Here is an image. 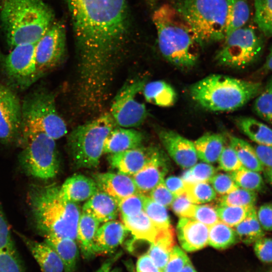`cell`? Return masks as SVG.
I'll use <instances>...</instances> for the list:
<instances>
[{
    "label": "cell",
    "instance_id": "7dc6e473",
    "mask_svg": "<svg viewBox=\"0 0 272 272\" xmlns=\"http://www.w3.org/2000/svg\"><path fill=\"white\" fill-rule=\"evenodd\" d=\"M219 168L226 172H232L242 167L235 151L229 145H225L218 159Z\"/></svg>",
    "mask_w": 272,
    "mask_h": 272
},
{
    "label": "cell",
    "instance_id": "cb8c5ba5",
    "mask_svg": "<svg viewBox=\"0 0 272 272\" xmlns=\"http://www.w3.org/2000/svg\"><path fill=\"white\" fill-rule=\"evenodd\" d=\"M82 211L91 215L100 223H105L116 219L119 209L116 200L99 190L84 203Z\"/></svg>",
    "mask_w": 272,
    "mask_h": 272
},
{
    "label": "cell",
    "instance_id": "be15d7a7",
    "mask_svg": "<svg viewBox=\"0 0 272 272\" xmlns=\"http://www.w3.org/2000/svg\"><path fill=\"white\" fill-rule=\"evenodd\" d=\"M180 272H197V271L190 260Z\"/></svg>",
    "mask_w": 272,
    "mask_h": 272
},
{
    "label": "cell",
    "instance_id": "c3c4849f",
    "mask_svg": "<svg viewBox=\"0 0 272 272\" xmlns=\"http://www.w3.org/2000/svg\"><path fill=\"white\" fill-rule=\"evenodd\" d=\"M189 260L185 251L175 245L162 272H180Z\"/></svg>",
    "mask_w": 272,
    "mask_h": 272
},
{
    "label": "cell",
    "instance_id": "7bdbcfd3",
    "mask_svg": "<svg viewBox=\"0 0 272 272\" xmlns=\"http://www.w3.org/2000/svg\"><path fill=\"white\" fill-rule=\"evenodd\" d=\"M217 173V169L207 163H196L188 168L182 174L181 178L184 182H209Z\"/></svg>",
    "mask_w": 272,
    "mask_h": 272
},
{
    "label": "cell",
    "instance_id": "30bf717a",
    "mask_svg": "<svg viewBox=\"0 0 272 272\" xmlns=\"http://www.w3.org/2000/svg\"><path fill=\"white\" fill-rule=\"evenodd\" d=\"M224 40L215 60L218 64L226 67H246L258 59L263 49L262 40L250 26L234 31Z\"/></svg>",
    "mask_w": 272,
    "mask_h": 272
},
{
    "label": "cell",
    "instance_id": "2e32d148",
    "mask_svg": "<svg viewBox=\"0 0 272 272\" xmlns=\"http://www.w3.org/2000/svg\"><path fill=\"white\" fill-rule=\"evenodd\" d=\"M167 155L160 149L142 169L132 176L139 193L145 194L164 180L170 170Z\"/></svg>",
    "mask_w": 272,
    "mask_h": 272
},
{
    "label": "cell",
    "instance_id": "277c9868",
    "mask_svg": "<svg viewBox=\"0 0 272 272\" xmlns=\"http://www.w3.org/2000/svg\"><path fill=\"white\" fill-rule=\"evenodd\" d=\"M0 19L11 48L36 43L53 22V14L43 0H3Z\"/></svg>",
    "mask_w": 272,
    "mask_h": 272
},
{
    "label": "cell",
    "instance_id": "44dd1931",
    "mask_svg": "<svg viewBox=\"0 0 272 272\" xmlns=\"http://www.w3.org/2000/svg\"><path fill=\"white\" fill-rule=\"evenodd\" d=\"M144 140L142 132L132 128L116 126L105 139L103 153L114 154L141 147Z\"/></svg>",
    "mask_w": 272,
    "mask_h": 272
},
{
    "label": "cell",
    "instance_id": "484cf974",
    "mask_svg": "<svg viewBox=\"0 0 272 272\" xmlns=\"http://www.w3.org/2000/svg\"><path fill=\"white\" fill-rule=\"evenodd\" d=\"M175 231L172 226L159 228L155 241L150 244L147 254L156 265L163 270L175 245Z\"/></svg>",
    "mask_w": 272,
    "mask_h": 272
},
{
    "label": "cell",
    "instance_id": "74e56055",
    "mask_svg": "<svg viewBox=\"0 0 272 272\" xmlns=\"http://www.w3.org/2000/svg\"><path fill=\"white\" fill-rule=\"evenodd\" d=\"M231 175L239 187L257 192L261 191L264 184L259 172L244 167L231 172Z\"/></svg>",
    "mask_w": 272,
    "mask_h": 272
},
{
    "label": "cell",
    "instance_id": "f546056e",
    "mask_svg": "<svg viewBox=\"0 0 272 272\" xmlns=\"http://www.w3.org/2000/svg\"><path fill=\"white\" fill-rule=\"evenodd\" d=\"M237 128L256 145L272 146V128L256 119L241 116L236 118Z\"/></svg>",
    "mask_w": 272,
    "mask_h": 272
},
{
    "label": "cell",
    "instance_id": "4dcf8cb0",
    "mask_svg": "<svg viewBox=\"0 0 272 272\" xmlns=\"http://www.w3.org/2000/svg\"><path fill=\"white\" fill-rule=\"evenodd\" d=\"M142 92L147 102L160 107H170L176 101L175 90L169 84L162 80L146 83Z\"/></svg>",
    "mask_w": 272,
    "mask_h": 272
},
{
    "label": "cell",
    "instance_id": "11a10c76",
    "mask_svg": "<svg viewBox=\"0 0 272 272\" xmlns=\"http://www.w3.org/2000/svg\"><path fill=\"white\" fill-rule=\"evenodd\" d=\"M256 215L259 222L266 231H272V202L261 205L256 211Z\"/></svg>",
    "mask_w": 272,
    "mask_h": 272
},
{
    "label": "cell",
    "instance_id": "603a6c76",
    "mask_svg": "<svg viewBox=\"0 0 272 272\" xmlns=\"http://www.w3.org/2000/svg\"><path fill=\"white\" fill-rule=\"evenodd\" d=\"M98 190L93 178L82 174L69 177L59 187L60 194L63 198L76 203L87 200Z\"/></svg>",
    "mask_w": 272,
    "mask_h": 272
},
{
    "label": "cell",
    "instance_id": "91938a15",
    "mask_svg": "<svg viewBox=\"0 0 272 272\" xmlns=\"http://www.w3.org/2000/svg\"><path fill=\"white\" fill-rule=\"evenodd\" d=\"M121 253L118 252L111 257L107 259L100 267L94 272H108L111 269L114 263L121 256Z\"/></svg>",
    "mask_w": 272,
    "mask_h": 272
},
{
    "label": "cell",
    "instance_id": "ac0fdd59",
    "mask_svg": "<svg viewBox=\"0 0 272 272\" xmlns=\"http://www.w3.org/2000/svg\"><path fill=\"white\" fill-rule=\"evenodd\" d=\"M209 228L194 219L180 218L176 230L182 249L193 252L206 247L208 245Z\"/></svg>",
    "mask_w": 272,
    "mask_h": 272
},
{
    "label": "cell",
    "instance_id": "e0dca14e",
    "mask_svg": "<svg viewBox=\"0 0 272 272\" xmlns=\"http://www.w3.org/2000/svg\"><path fill=\"white\" fill-rule=\"evenodd\" d=\"M160 149L155 146H141L110 154L108 157L110 165L119 172L132 176L142 169Z\"/></svg>",
    "mask_w": 272,
    "mask_h": 272
},
{
    "label": "cell",
    "instance_id": "8d00e7d4",
    "mask_svg": "<svg viewBox=\"0 0 272 272\" xmlns=\"http://www.w3.org/2000/svg\"><path fill=\"white\" fill-rule=\"evenodd\" d=\"M184 185L187 197L194 204H203L216 198L217 193L209 182H184Z\"/></svg>",
    "mask_w": 272,
    "mask_h": 272
},
{
    "label": "cell",
    "instance_id": "52a82bcc",
    "mask_svg": "<svg viewBox=\"0 0 272 272\" xmlns=\"http://www.w3.org/2000/svg\"><path fill=\"white\" fill-rule=\"evenodd\" d=\"M37 132H44L55 140L67 132L52 93L41 89L30 93L21 103L20 135Z\"/></svg>",
    "mask_w": 272,
    "mask_h": 272
},
{
    "label": "cell",
    "instance_id": "5b68a950",
    "mask_svg": "<svg viewBox=\"0 0 272 272\" xmlns=\"http://www.w3.org/2000/svg\"><path fill=\"white\" fill-rule=\"evenodd\" d=\"M263 87L260 82L213 74L192 84L189 94L194 102L206 109L231 111L256 97Z\"/></svg>",
    "mask_w": 272,
    "mask_h": 272
},
{
    "label": "cell",
    "instance_id": "1f68e13d",
    "mask_svg": "<svg viewBox=\"0 0 272 272\" xmlns=\"http://www.w3.org/2000/svg\"><path fill=\"white\" fill-rule=\"evenodd\" d=\"M226 2L225 36L243 27L248 21L250 13L247 0H226Z\"/></svg>",
    "mask_w": 272,
    "mask_h": 272
},
{
    "label": "cell",
    "instance_id": "f1b7e54d",
    "mask_svg": "<svg viewBox=\"0 0 272 272\" xmlns=\"http://www.w3.org/2000/svg\"><path fill=\"white\" fill-rule=\"evenodd\" d=\"M122 220L124 226L135 240L144 241L150 244L155 240L159 228L144 210L133 217H122Z\"/></svg>",
    "mask_w": 272,
    "mask_h": 272
},
{
    "label": "cell",
    "instance_id": "7402d4cb",
    "mask_svg": "<svg viewBox=\"0 0 272 272\" xmlns=\"http://www.w3.org/2000/svg\"><path fill=\"white\" fill-rule=\"evenodd\" d=\"M42 272H63L62 260L55 250L45 242H39L19 234Z\"/></svg>",
    "mask_w": 272,
    "mask_h": 272
},
{
    "label": "cell",
    "instance_id": "60d3db41",
    "mask_svg": "<svg viewBox=\"0 0 272 272\" xmlns=\"http://www.w3.org/2000/svg\"><path fill=\"white\" fill-rule=\"evenodd\" d=\"M256 200V192L238 187L228 194L220 196L217 206H255Z\"/></svg>",
    "mask_w": 272,
    "mask_h": 272
},
{
    "label": "cell",
    "instance_id": "ab89813d",
    "mask_svg": "<svg viewBox=\"0 0 272 272\" xmlns=\"http://www.w3.org/2000/svg\"><path fill=\"white\" fill-rule=\"evenodd\" d=\"M255 206L239 207L234 206H217L216 210L220 221L234 228L244 220Z\"/></svg>",
    "mask_w": 272,
    "mask_h": 272
},
{
    "label": "cell",
    "instance_id": "8fae6325",
    "mask_svg": "<svg viewBox=\"0 0 272 272\" xmlns=\"http://www.w3.org/2000/svg\"><path fill=\"white\" fill-rule=\"evenodd\" d=\"M146 83V79L127 81L114 96L109 113L117 126L133 128L145 121L148 115L146 107L136 96Z\"/></svg>",
    "mask_w": 272,
    "mask_h": 272
},
{
    "label": "cell",
    "instance_id": "9a60e30c",
    "mask_svg": "<svg viewBox=\"0 0 272 272\" xmlns=\"http://www.w3.org/2000/svg\"><path fill=\"white\" fill-rule=\"evenodd\" d=\"M158 135L168 155L180 167L188 169L197 163L193 142L169 129H159Z\"/></svg>",
    "mask_w": 272,
    "mask_h": 272
},
{
    "label": "cell",
    "instance_id": "6f0895ef",
    "mask_svg": "<svg viewBox=\"0 0 272 272\" xmlns=\"http://www.w3.org/2000/svg\"><path fill=\"white\" fill-rule=\"evenodd\" d=\"M136 270L137 272H162L147 253L138 258Z\"/></svg>",
    "mask_w": 272,
    "mask_h": 272
},
{
    "label": "cell",
    "instance_id": "5bb4252c",
    "mask_svg": "<svg viewBox=\"0 0 272 272\" xmlns=\"http://www.w3.org/2000/svg\"><path fill=\"white\" fill-rule=\"evenodd\" d=\"M21 124V102L12 89L0 83V142L18 141Z\"/></svg>",
    "mask_w": 272,
    "mask_h": 272
},
{
    "label": "cell",
    "instance_id": "e7e4bbea",
    "mask_svg": "<svg viewBox=\"0 0 272 272\" xmlns=\"http://www.w3.org/2000/svg\"><path fill=\"white\" fill-rule=\"evenodd\" d=\"M108 272H121V270L118 267H115L113 269H111Z\"/></svg>",
    "mask_w": 272,
    "mask_h": 272
},
{
    "label": "cell",
    "instance_id": "4fadbf2b",
    "mask_svg": "<svg viewBox=\"0 0 272 272\" xmlns=\"http://www.w3.org/2000/svg\"><path fill=\"white\" fill-rule=\"evenodd\" d=\"M65 41L63 26L53 22L36 42L35 60L40 78L60 63L64 55Z\"/></svg>",
    "mask_w": 272,
    "mask_h": 272
},
{
    "label": "cell",
    "instance_id": "f5cc1de1",
    "mask_svg": "<svg viewBox=\"0 0 272 272\" xmlns=\"http://www.w3.org/2000/svg\"><path fill=\"white\" fill-rule=\"evenodd\" d=\"M148 196L155 202L166 208L171 206L176 197L166 187L164 180L149 192Z\"/></svg>",
    "mask_w": 272,
    "mask_h": 272
},
{
    "label": "cell",
    "instance_id": "03108f58",
    "mask_svg": "<svg viewBox=\"0 0 272 272\" xmlns=\"http://www.w3.org/2000/svg\"><path fill=\"white\" fill-rule=\"evenodd\" d=\"M265 272H272V268L268 270H267V271H265Z\"/></svg>",
    "mask_w": 272,
    "mask_h": 272
},
{
    "label": "cell",
    "instance_id": "681fc988",
    "mask_svg": "<svg viewBox=\"0 0 272 272\" xmlns=\"http://www.w3.org/2000/svg\"><path fill=\"white\" fill-rule=\"evenodd\" d=\"M192 219L209 227L220 221L216 207L211 204L196 205Z\"/></svg>",
    "mask_w": 272,
    "mask_h": 272
},
{
    "label": "cell",
    "instance_id": "836d02e7",
    "mask_svg": "<svg viewBox=\"0 0 272 272\" xmlns=\"http://www.w3.org/2000/svg\"><path fill=\"white\" fill-rule=\"evenodd\" d=\"M232 228L221 221L209 228L208 245L217 249H224L239 241Z\"/></svg>",
    "mask_w": 272,
    "mask_h": 272
},
{
    "label": "cell",
    "instance_id": "680465c9",
    "mask_svg": "<svg viewBox=\"0 0 272 272\" xmlns=\"http://www.w3.org/2000/svg\"><path fill=\"white\" fill-rule=\"evenodd\" d=\"M254 148L263 166L272 168V146L256 145Z\"/></svg>",
    "mask_w": 272,
    "mask_h": 272
},
{
    "label": "cell",
    "instance_id": "f6af8a7d",
    "mask_svg": "<svg viewBox=\"0 0 272 272\" xmlns=\"http://www.w3.org/2000/svg\"><path fill=\"white\" fill-rule=\"evenodd\" d=\"M209 182L220 196L228 194L239 187L229 173H216Z\"/></svg>",
    "mask_w": 272,
    "mask_h": 272
},
{
    "label": "cell",
    "instance_id": "d6a6232c",
    "mask_svg": "<svg viewBox=\"0 0 272 272\" xmlns=\"http://www.w3.org/2000/svg\"><path fill=\"white\" fill-rule=\"evenodd\" d=\"M229 144L235 151L242 167L257 172L263 171L264 167L261 163L254 147L238 137L229 136Z\"/></svg>",
    "mask_w": 272,
    "mask_h": 272
},
{
    "label": "cell",
    "instance_id": "9f6ffc18",
    "mask_svg": "<svg viewBox=\"0 0 272 272\" xmlns=\"http://www.w3.org/2000/svg\"><path fill=\"white\" fill-rule=\"evenodd\" d=\"M164 183L168 189L175 196L185 193L184 182L176 176H170L164 180Z\"/></svg>",
    "mask_w": 272,
    "mask_h": 272
},
{
    "label": "cell",
    "instance_id": "b9f144b4",
    "mask_svg": "<svg viewBox=\"0 0 272 272\" xmlns=\"http://www.w3.org/2000/svg\"><path fill=\"white\" fill-rule=\"evenodd\" d=\"M143 210L158 228H167L171 226L166 207L147 195Z\"/></svg>",
    "mask_w": 272,
    "mask_h": 272
},
{
    "label": "cell",
    "instance_id": "6da1fadb",
    "mask_svg": "<svg viewBox=\"0 0 272 272\" xmlns=\"http://www.w3.org/2000/svg\"><path fill=\"white\" fill-rule=\"evenodd\" d=\"M79 50V84L91 90L110 82L114 56L127 29L125 0H66Z\"/></svg>",
    "mask_w": 272,
    "mask_h": 272
},
{
    "label": "cell",
    "instance_id": "bcb514c9",
    "mask_svg": "<svg viewBox=\"0 0 272 272\" xmlns=\"http://www.w3.org/2000/svg\"><path fill=\"white\" fill-rule=\"evenodd\" d=\"M0 272H24L16 249L0 251Z\"/></svg>",
    "mask_w": 272,
    "mask_h": 272
},
{
    "label": "cell",
    "instance_id": "003e7915",
    "mask_svg": "<svg viewBox=\"0 0 272 272\" xmlns=\"http://www.w3.org/2000/svg\"><path fill=\"white\" fill-rule=\"evenodd\" d=\"M3 1V0H0V2Z\"/></svg>",
    "mask_w": 272,
    "mask_h": 272
},
{
    "label": "cell",
    "instance_id": "ffe728a7",
    "mask_svg": "<svg viewBox=\"0 0 272 272\" xmlns=\"http://www.w3.org/2000/svg\"><path fill=\"white\" fill-rule=\"evenodd\" d=\"M128 230L123 223L112 220L99 227L94 240L95 254L112 253L123 242Z\"/></svg>",
    "mask_w": 272,
    "mask_h": 272
},
{
    "label": "cell",
    "instance_id": "8992f818",
    "mask_svg": "<svg viewBox=\"0 0 272 272\" xmlns=\"http://www.w3.org/2000/svg\"><path fill=\"white\" fill-rule=\"evenodd\" d=\"M116 126L110 113H105L74 129L67 139L74 165L77 168L96 167L103 154L105 139Z\"/></svg>",
    "mask_w": 272,
    "mask_h": 272
},
{
    "label": "cell",
    "instance_id": "7a4b0ae2",
    "mask_svg": "<svg viewBox=\"0 0 272 272\" xmlns=\"http://www.w3.org/2000/svg\"><path fill=\"white\" fill-rule=\"evenodd\" d=\"M159 50L173 65L188 69L197 62L202 44L176 8L165 4L153 15Z\"/></svg>",
    "mask_w": 272,
    "mask_h": 272
},
{
    "label": "cell",
    "instance_id": "d4e9b609",
    "mask_svg": "<svg viewBox=\"0 0 272 272\" xmlns=\"http://www.w3.org/2000/svg\"><path fill=\"white\" fill-rule=\"evenodd\" d=\"M100 222L91 215L82 212L79 219L77 240L85 259H90L95 255L94 240Z\"/></svg>",
    "mask_w": 272,
    "mask_h": 272
},
{
    "label": "cell",
    "instance_id": "d6986e66",
    "mask_svg": "<svg viewBox=\"0 0 272 272\" xmlns=\"http://www.w3.org/2000/svg\"><path fill=\"white\" fill-rule=\"evenodd\" d=\"M98 189L105 192L117 202L139 193L132 177L120 172H106L94 175Z\"/></svg>",
    "mask_w": 272,
    "mask_h": 272
},
{
    "label": "cell",
    "instance_id": "f907efd6",
    "mask_svg": "<svg viewBox=\"0 0 272 272\" xmlns=\"http://www.w3.org/2000/svg\"><path fill=\"white\" fill-rule=\"evenodd\" d=\"M170 207L179 217L192 218L196 205L191 202L184 193L176 196Z\"/></svg>",
    "mask_w": 272,
    "mask_h": 272
},
{
    "label": "cell",
    "instance_id": "3957f363",
    "mask_svg": "<svg viewBox=\"0 0 272 272\" xmlns=\"http://www.w3.org/2000/svg\"><path fill=\"white\" fill-rule=\"evenodd\" d=\"M28 200L37 227L44 236L76 241L80 208L76 202L63 198L59 187L53 184L32 187Z\"/></svg>",
    "mask_w": 272,
    "mask_h": 272
},
{
    "label": "cell",
    "instance_id": "f35d334b",
    "mask_svg": "<svg viewBox=\"0 0 272 272\" xmlns=\"http://www.w3.org/2000/svg\"><path fill=\"white\" fill-rule=\"evenodd\" d=\"M254 22L266 37H272V0H254Z\"/></svg>",
    "mask_w": 272,
    "mask_h": 272
},
{
    "label": "cell",
    "instance_id": "d590c367",
    "mask_svg": "<svg viewBox=\"0 0 272 272\" xmlns=\"http://www.w3.org/2000/svg\"><path fill=\"white\" fill-rule=\"evenodd\" d=\"M253 109L257 116L272 125V75L256 97Z\"/></svg>",
    "mask_w": 272,
    "mask_h": 272
},
{
    "label": "cell",
    "instance_id": "db71d44e",
    "mask_svg": "<svg viewBox=\"0 0 272 272\" xmlns=\"http://www.w3.org/2000/svg\"><path fill=\"white\" fill-rule=\"evenodd\" d=\"M16 249L10 226L5 215L0 208V251Z\"/></svg>",
    "mask_w": 272,
    "mask_h": 272
},
{
    "label": "cell",
    "instance_id": "ba28073f",
    "mask_svg": "<svg viewBox=\"0 0 272 272\" xmlns=\"http://www.w3.org/2000/svg\"><path fill=\"white\" fill-rule=\"evenodd\" d=\"M176 9L191 26L202 45L224 40L226 0H182Z\"/></svg>",
    "mask_w": 272,
    "mask_h": 272
},
{
    "label": "cell",
    "instance_id": "816d5d0a",
    "mask_svg": "<svg viewBox=\"0 0 272 272\" xmlns=\"http://www.w3.org/2000/svg\"><path fill=\"white\" fill-rule=\"evenodd\" d=\"M253 249L257 258L262 262H272V238L263 236L253 243Z\"/></svg>",
    "mask_w": 272,
    "mask_h": 272
},
{
    "label": "cell",
    "instance_id": "ee69618b",
    "mask_svg": "<svg viewBox=\"0 0 272 272\" xmlns=\"http://www.w3.org/2000/svg\"><path fill=\"white\" fill-rule=\"evenodd\" d=\"M146 197L145 194L137 193L119 201L118 206L121 217H133L143 211Z\"/></svg>",
    "mask_w": 272,
    "mask_h": 272
},
{
    "label": "cell",
    "instance_id": "6125c7cd",
    "mask_svg": "<svg viewBox=\"0 0 272 272\" xmlns=\"http://www.w3.org/2000/svg\"><path fill=\"white\" fill-rule=\"evenodd\" d=\"M263 171L264 177L272 185V168L264 167Z\"/></svg>",
    "mask_w": 272,
    "mask_h": 272
},
{
    "label": "cell",
    "instance_id": "7c38bea8",
    "mask_svg": "<svg viewBox=\"0 0 272 272\" xmlns=\"http://www.w3.org/2000/svg\"><path fill=\"white\" fill-rule=\"evenodd\" d=\"M36 43L17 45L8 54L0 51V64L4 74L18 89H27L40 78L35 60Z\"/></svg>",
    "mask_w": 272,
    "mask_h": 272
},
{
    "label": "cell",
    "instance_id": "4316f807",
    "mask_svg": "<svg viewBox=\"0 0 272 272\" xmlns=\"http://www.w3.org/2000/svg\"><path fill=\"white\" fill-rule=\"evenodd\" d=\"M44 237L45 242L55 250L62 260L64 272H75L79 254L76 241L49 235Z\"/></svg>",
    "mask_w": 272,
    "mask_h": 272
},
{
    "label": "cell",
    "instance_id": "e575fe53",
    "mask_svg": "<svg viewBox=\"0 0 272 272\" xmlns=\"http://www.w3.org/2000/svg\"><path fill=\"white\" fill-rule=\"evenodd\" d=\"M233 229L239 240L247 245L254 243L265 236L264 231L257 219L256 209Z\"/></svg>",
    "mask_w": 272,
    "mask_h": 272
},
{
    "label": "cell",
    "instance_id": "83f0119b",
    "mask_svg": "<svg viewBox=\"0 0 272 272\" xmlns=\"http://www.w3.org/2000/svg\"><path fill=\"white\" fill-rule=\"evenodd\" d=\"M198 158L209 164L216 163L225 145L224 137L221 134L207 132L194 142Z\"/></svg>",
    "mask_w": 272,
    "mask_h": 272
},
{
    "label": "cell",
    "instance_id": "94428289",
    "mask_svg": "<svg viewBox=\"0 0 272 272\" xmlns=\"http://www.w3.org/2000/svg\"><path fill=\"white\" fill-rule=\"evenodd\" d=\"M272 72V46L265 62L260 69L258 70V75H262Z\"/></svg>",
    "mask_w": 272,
    "mask_h": 272
},
{
    "label": "cell",
    "instance_id": "9c48e42d",
    "mask_svg": "<svg viewBox=\"0 0 272 272\" xmlns=\"http://www.w3.org/2000/svg\"><path fill=\"white\" fill-rule=\"evenodd\" d=\"M18 141L22 147L20 162L26 173L43 180L56 176L59 161L55 140L37 132L22 134Z\"/></svg>",
    "mask_w": 272,
    "mask_h": 272
}]
</instances>
